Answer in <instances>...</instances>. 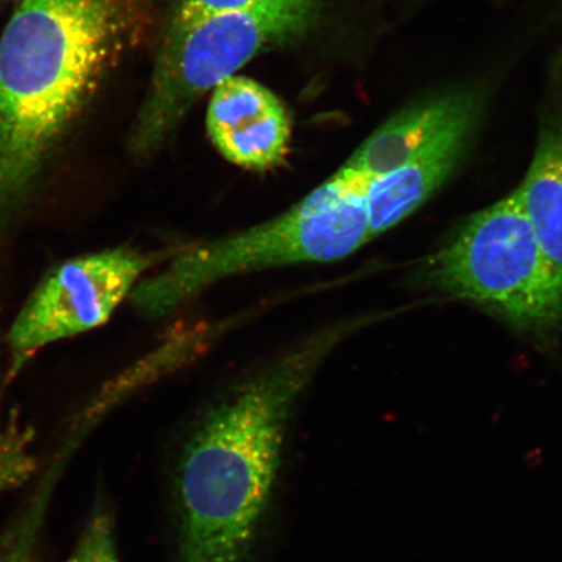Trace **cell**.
<instances>
[{
	"label": "cell",
	"instance_id": "cell-1",
	"mask_svg": "<svg viewBox=\"0 0 562 562\" xmlns=\"http://www.w3.org/2000/svg\"><path fill=\"white\" fill-rule=\"evenodd\" d=\"M342 331L316 334L222 396L181 447L176 562H248L283 465L293 412Z\"/></svg>",
	"mask_w": 562,
	"mask_h": 562
},
{
	"label": "cell",
	"instance_id": "cell-2",
	"mask_svg": "<svg viewBox=\"0 0 562 562\" xmlns=\"http://www.w3.org/2000/svg\"><path fill=\"white\" fill-rule=\"evenodd\" d=\"M130 0H21L0 37V231L124 42Z\"/></svg>",
	"mask_w": 562,
	"mask_h": 562
},
{
	"label": "cell",
	"instance_id": "cell-3",
	"mask_svg": "<svg viewBox=\"0 0 562 562\" xmlns=\"http://www.w3.org/2000/svg\"><path fill=\"white\" fill-rule=\"evenodd\" d=\"M370 180L342 166L283 214L180 252L164 271L138 281L130 294L133 306L157 319L223 279L353 255L371 240Z\"/></svg>",
	"mask_w": 562,
	"mask_h": 562
},
{
	"label": "cell",
	"instance_id": "cell-4",
	"mask_svg": "<svg viewBox=\"0 0 562 562\" xmlns=\"http://www.w3.org/2000/svg\"><path fill=\"white\" fill-rule=\"evenodd\" d=\"M420 280L538 339L562 329V269L548 256L516 191L470 216L427 261Z\"/></svg>",
	"mask_w": 562,
	"mask_h": 562
},
{
	"label": "cell",
	"instance_id": "cell-5",
	"mask_svg": "<svg viewBox=\"0 0 562 562\" xmlns=\"http://www.w3.org/2000/svg\"><path fill=\"white\" fill-rule=\"evenodd\" d=\"M319 0H272L203 19L161 46L149 97L132 147L145 156L164 143L199 98L273 46L304 35L318 18Z\"/></svg>",
	"mask_w": 562,
	"mask_h": 562
},
{
	"label": "cell",
	"instance_id": "cell-6",
	"mask_svg": "<svg viewBox=\"0 0 562 562\" xmlns=\"http://www.w3.org/2000/svg\"><path fill=\"white\" fill-rule=\"evenodd\" d=\"M154 259L116 248L70 259L35 288L11 327L13 368L50 344L104 325Z\"/></svg>",
	"mask_w": 562,
	"mask_h": 562
},
{
	"label": "cell",
	"instance_id": "cell-7",
	"mask_svg": "<svg viewBox=\"0 0 562 562\" xmlns=\"http://www.w3.org/2000/svg\"><path fill=\"white\" fill-rule=\"evenodd\" d=\"M211 91L206 125L222 157L252 171L283 164L290 151L292 125L279 98L261 83L236 75Z\"/></svg>",
	"mask_w": 562,
	"mask_h": 562
},
{
	"label": "cell",
	"instance_id": "cell-8",
	"mask_svg": "<svg viewBox=\"0 0 562 562\" xmlns=\"http://www.w3.org/2000/svg\"><path fill=\"white\" fill-rule=\"evenodd\" d=\"M477 115L480 101L469 91L428 98L379 126L344 166L378 178L396 170L456 126L476 121Z\"/></svg>",
	"mask_w": 562,
	"mask_h": 562
},
{
	"label": "cell",
	"instance_id": "cell-9",
	"mask_svg": "<svg viewBox=\"0 0 562 562\" xmlns=\"http://www.w3.org/2000/svg\"><path fill=\"white\" fill-rule=\"evenodd\" d=\"M475 124L473 121L456 126L396 170L371 178V238L397 226L445 184L465 156Z\"/></svg>",
	"mask_w": 562,
	"mask_h": 562
},
{
	"label": "cell",
	"instance_id": "cell-10",
	"mask_svg": "<svg viewBox=\"0 0 562 562\" xmlns=\"http://www.w3.org/2000/svg\"><path fill=\"white\" fill-rule=\"evenodd\" d=\"M516 192L548 256L562 269V109L540 128L529 171Z\"/></svg>",
	"mask_w": 562,
	"mask_h": 562
},
{
	"label": "cell",
	"instance_id": "cell-11",
	"mask_svg": "<svg viewBox=\"0 0 562 562\" xmlns=\"http://www.w3.org/2000/svg\"><path fill=\"white\" fill-rule=\"evenodd\" d=\"M66 562H121L116 550L114 522L104 505H95Z\"/></svg>",
	"mask_w": 562,
	"mask_h": 562
},
{
	"label": "cell",
	"instance_id": "cell-12",
	"mask_svg": "<svg viewBox=\"0 0 562 562\" xmlns=\"http://www.w3.org/2000/svg\"><path fill=\"white\" fill-rule=\"evenodd\" d=\"M269 2L272 0H176L164 45L170 44L203 19Z\"/></svg>",
	"mask_w": 562,
	"mask_h": 562
},
{
	"label": "cell",
	"instance_id": "cell-13",
	"mask_svg": "<svg viewBox=\"0 0 562 562\" xmlns=\"http://www.w3.org/2000/svg\"><path fill=\"white\" fill-rule=\"evenodd\" d=\"M9 2V0H0V4Z\"/></svg>",
	"mask_w": 562,
	"mask_h": 562
}]
</instances>
